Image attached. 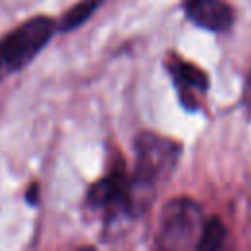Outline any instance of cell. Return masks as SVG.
<instances>
[{"label": "cell", "instance_id": "obj_1", "mask_svg": "<svg viewBox=\"0 0 251 251\" xmlns=\"http://www.w3.org/2000/svg\"><path fill=\"white\" fill-rule=\"evenodd\" d=\"M135 167L129 175L133 218L145 214L157 190L175 173L182 155V145L176 139L165 137L155 131H139L133 141Z\"/></svg>", "mask_w": 251, "mask_h": 251}, {"label": "cell", "instance_id": "obj_2", "mask_svg": "<svg viewBox=\"0 0 251 251\" xmlns=\"http://www.w3.org/2000/svg\"><path fill=\"white\" fill-rule=\"evenodd\" d=\"M57 22L37 14L12 27L0 37V78L12 76L25 69L53 39Z\"/></svg>", "mask_w": 251, "mask_h": 251}, {"label": "cell", "instance_id": "obj_3", "mask_svg": "<svg viewBox=\"0 0 251 251\" xmlns=\"http://www.w3.org/2000/svg\"><path fill=\"white\" fill-rule=\"evenodd\" d=\"M204 222V210L196 200L188 196L169 200L161 208L157 222V251H194Z\"/></svg>", "mask_w": 251, "mask_h": 251}, {"label": "cell", "instance_id": "obj_4", "mask_svg": "<svg viewBox=\"0 0 251 251\" xmlns=\"http://www.w3.org/2000/svg\"><path fill=\"white\" fill-rule=\"evenodd\" d=\"M86 206L102 214L104 220H114L118 216L133 218L129 175L124 169H112L102 178L92 182L86 192Z\"/></svg>", "mask_w": 251, "mask_h": 251}, {"label": "cell", "instance_id": "obj_5", "mask_svg": "<svg viewBox=\"0 0 251 251\" xmlns=\"http://www.w3.org/2000/svg\"><path fill=\"white\" fill-rule=\"evenodd\" d=\"M165 69L171 75L173 86L178 94V100L186 112H196L200 108L202 96H206L210 88V78L204 69L198 65L184 61L176 55L165 61Z\"/></svg>", "mask_w": 251, "mask_h": 251}, {"label": "cell", "instance_id": "obj_6", "mask_svg": "<svg viewBox=\"0 0 251 251\" xmlns=\"http://www.w3.org/2000/svg\"><path fill=\"white\" fill-rule=\"evenodd\" d=\"M182 12L196 27L212 33L227 31L235 22L233 8L226 0H182Z\"/></svg>", "mask_w": 251, "mask_h": 251}, {"label": "cell", "instance_id": "obj_7", "mask_svg": "<svg viewBox=\"0 0 251 251\" xmlns=\"http://www.w3.org/2000/svg\"><path fill=\"white\" fill-rule=\"evenodd\" d=\"M102 2L104 0H80V2L73 4L61 16V20L57 22V31H65L67 33V31H73V29L80 27L82 24H86L94 16V12L102 6Z\"/></svg>", "mask_w": 251, "mask_h": 251}, {"label": "cell", "instance_id": "obj_8", "mask_svg": "<svg viewBox=\"0 0 251 251\" xmlns=\"http://www.w3.org/2000/svg\"><path fill=\"white\" fill-rule=\"evenodd\" d=\"M226 241H227V229L224 222L212 216L204 222V227H202V233H200V239L194 251H224Z\"/></svg>", "mask_w": 251, "mask_h": 251}, {"label": "cell", "instance_id": "obj_9", "mask_svg": "<svg viewBox=\"0 0 251 251\" xmlns=\"http://www.w3.org/2000/svg\"><path fill=\"white\" fill-rule=\"evenodd\" d=\"M241 100H243L245 116H247V120H251V71H249L247 76H245V82H243V96H241Z\"/></svg>", "mask_w": 251, "mask_h": 251}, {"label": "cell", "instance_id": "obj_10", "mask_svg": "<svg viewBox=\"0 0 251 251\" xmlns=\"http://www.w3.org/2000/svg\"><path fill=\"white\" fill-rule=\"evenodd\" d=\"M25 200H27V204H31V206H35V204L39 202V184H37V182H31V184L27 186V190H25Z\"/></svg>", "mask_w": 251, "mask_h": 251}, {"label": "cell", "instance_id": "obj_11", "mask_svg": "<svg viewBox=\"0 0 251 251\" xmlns=\"http://www.w3.org/2000/svg\"><path fill=\"white\" fill-rule=\"evenodd\" d=\"M78 251H96V249H94V247H90V245H84V247H80Z\"/></svg>", "mask_w": 251, "mask_h": 251}]
</instances>
